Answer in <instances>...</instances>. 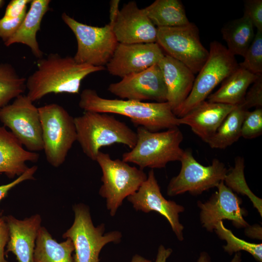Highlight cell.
<instances>
[{
    "mask_svg": "<svg viewBox=\"0 0 262 262\" xmlns=\"http://www.w3.org/2000/svg\"><path fill=\"white\" fill-rule=\"evenodd\" d=\"M36 64L37 69L26 79V96L33 102L50 93L78 94L86 76L105 69L78 63L73 57L56 53L38 59Z\"/></svg>",
    "mask_w": 262,
    "mask_h": 262,
    "instance_id": "cell-1",
    "label": "cell"
},
{
    "mask_svg": "<svg viewBox=\"0 0 262 262\" xmlns=\"http://www.w3.org/2000/svg\"><path fill=\"white\" fill-rule=\"evenodd\" d=\"M79 106L84 111L125 116L134 125L153 132L180 125L178 118L167 102H146L105 98L99 96L94 90L85 89L81 94Z\"/></svg>",
    "mask_w": 262,
    "mask_h": 262,
    "instance_id": "cell-2",
    "label": "cell"
},
{
    "mask_svg": "<svg viewBox=\"0 0 262 262\" xmlns=\"http://www.w3.org/2000/svg\"><path fill=\"white\" fill-rule=\"evenodd\" d=\"M77 141L89 159L95 161L100 149L114 144L132 148L137 141L136 132L124 122L109 114L84 111L74 117Z\"/></svg>",
    "mask_w": 262,
    "mask_h": 262,
    "instance_id": "cell-3",
    "label": "cell"
},
{
    "mask_svg": "<svg viewBox=\"0 0 262 262\" xmlns=\"http://www.w3.org/2000/svg\"><path fill=\"white\" fill-rule=\"evenodd\" d=\"M137 141L131 150L122 154V160L143 169L161 168L170 162L180 161L184 150L180 145L183 134L178 127L163 131H151L138 126Z\"/></svg>",
    "mask_w": 262,
    "mask_h": 262,
    "instance_id": "cell-4",
    "label": "cell"
},
{
    "mask_svg": "<svg viewBox=\"0 0 262 262\" xmlns=\"http://www.w3.org/2000/svg\"><path fill=\"white\" fill-rule=\"evenodd\" d=\"M96 161L102 173L99 195L106 199V207L114 216L124 199L136 192L147 179L143 169L131 166L122 160L112 159L99 151Z\"/></svg>",
    "mask_w": 262,
    "mask_h": 262,
    "instance_id": "cell-5",
    "label": "cell"
},
{
    "mask_svg": "<svg viewBox=\"0 0 262 262\" xmlns=\"http://www.w3.org/2000/svg\"><path fill=\"white\" fill-rule=\"evenodd\" d=\"M38 111L47 161L51 166L58 167L65 162L77 141L74 117L57 103L39 107Z\"/></svg>",
    "mask_w": 262,
    "mask_h": 262,
    "instance_id": "cell-6",
    "label": "cell"
},
{
    "mask_svg": "<svg viewBox=\"0 0 262 262\" xmlns=\"http://www.w3.org/2000/svg\"><path fill=\"white\" fill-rule=\"evenodd\" d=\"M239 66L235 56L217 41L210 43L209 56L197 76L189 96L175 115L180 118L209 96L212 90Z\"/></svg>",
    "mask_w": 262,
    "mask_h": 262,
    "instance_id": "cell-7",
    "label": "cell"
},
{
    "mask_svg": "<svg viewBox=\"0 0 262 262\" xmlns=\"http://www.w3.org/2000/svg\"><path fill=\"white\" fill-rule=\"evenodd\" d=\"M73 209L74 222L63 234V238H69L73 243V262H99L103 247L110 243H119L121 233L115 230L105 233L104 224L95 227L88 207L82 203L74 205Z\"/></svg>",
    "mask_w": 262,
    "mask_h": 262,
    "instance_id": "cell-8",
    "label": "cell"
},
{
    "mask_svg": "<svg viewBox=\"0 0 262 262\" xmlns=\"http://www.w3.org/2000/svg\"><path fill=\"white\" fill-rule=\"evenodd\" d=\"M64 22L75 36L77 49L73 57L79 64L104 67L112 58L118 44L112 27L108 24L96 27L82 23L66 13Z\"/></svg>",
    "mask_w": 262,
    "mask_h": 262,
    "instance_id": "cell-9",
    "label": "cell"
},
{
    "mask_svg": "<svg viewBox=\"0 0 262 262\" xmlns=\"http://www.w3.org/2000/svg\"><path fill=\"white\" fill-rule=\"evenodd\" d=\"M157 41L163 51L180 62L195 74L207 61L208 50L201 43L195 24L176 27L157 28Z\"/></svg>",
    "mask_w": 262,
    "mask_h": 262,
    "instance_id": "cell-10",
    "label": "cell"
},
{
    "mask_svg": "<svg viewBox=\"0 0 262 262\" xmlns=\"http://www.w3.org/2000/svg\"><path fill=\"white\" fill-rule=\"evenodd\" d=\"M179 174L173 177L167 188V194L175 196L189 192L198 195L216 187L224 180L228 170L225 164L214 159L211 165L204 166L194 157L191 150H185L180 159Z\"/></svg>",
    "mask_w": 262,
    "mask_h": 262,
    "instance_id": "cell-11",
    "label": "cell"
},
{
    "mask_svg": "<svg viewBox=\"0 0 262 262\" xmlns=\"http://www.w3.org/2000/svg\"><path fill=\"white\" fill-rule=\"evenodd\" d=\"M0 121L27 150L34 152L43 150L38 108L26 95L18 96L12 103L0 108Z\"/></svg>",
    "mask_w": 262,
    "mask_h": 262,
    "instance_id": "cell-12",
    "label": "cell"
},
{
    "mask_svg": "<svg viewBox=\"0 0 262 262\" xmlns=\"http://www.w3.org/2000/svg\"><path fill=\"white\" fill-rule=\"evenodd\" d=\"M108 90L121 99L156 102L167 101V91L162 72L158 64L111 83Z\"/></svg>",
    "mask_w": 262,
    "mask_h": 262,
    "instance_id": "cell-13",
    "label": "cell"
},
{
    "mask_svg": "<svg viewBox=\"0 0 262 262\" xmlns=\"http://www.w3.org/2000/svg\"><path fill=\"white\" fill-rule=\"evenodd\" d=\"M127 198L136 211L145 213L154 211L163 215L168 221L178 239L183 240L184 227L180 222L179 214L184 211V208L163 196L153 169L148 172L147 179L138 190Z\"/></svg>",
    "mask_w": 262,
    "mask_h": 262,
    "instance_id": "cell-14",
    "label": "cell"
},
{
    "mask_svg": "<svg viewBox=\"0 0 262 262\" xmlns=\"http://www.w3.org/2000/svg\"><path fill=\"white\" fill-rule=\"evenodd\" d=\"M216 187L217 191L208 200L204 203L197 202L202 227L212 232L217 224L224 219L232 221L233 225L238 228L248 227L244 218L246 211L241 206L242 199L225 185L224 180Z\"/></svg>",
    "mask_w": 262,
    "mask_h": 262,
    "instance_id": "cell-15",
    "label": "cell"
},
{
    "mask_svg": "<svg viewBox=\"0 0 262 262\" xmlns=\"http://www.w3.org/2000/svg\"><path fill=\"white\" fill-rule=\"evenodd\" d=\"M164 55L157 43H118L106 68L110 74L122 78L158 64Z\"/></svg>",
    "mask_w": 262,
    "mask_h": 262,
    "instance_id": "cell-16",
    "label": "cell"
},
{
    "mask_svg": "<svg viewBox=\"0 0 262 262\" xmlns=\"http://www.w3.org/2000/svg\"><path fill=\"white\" fill-rule=\"evenodd\" d=\"M112 27L119 43H156L157 27L135 1L124 4Z\"/></svg>",
    "mask_w": 262,
    "mask_h": 262,
    "instance_id": "cell-17",
    "label": "cell"
},
{
    "mask_svg": "<svg viewBox=\"0 0 262 262\" xmlns=\"http://www.w3.org/2000/svg\"><path fill=\"white\" fill-rule=\"evenodd\" d=\"M9 228V238L5 254L12 252L18 262H33L35 241L41 227V217L35 214L23 220L12 215L4 216Z\"/></svg>",
    "mask_w": 262,
    "mask_h": 262,
    "instance_id": "cell-18",
    "label": "cell"
},
{
    "mask_svg": "<svg viewBox=\"0 0 262 262\" xmlns=\"http://www.w3.org/2000/svg\"><path fill=\"white\" fill-rule=\"evenodd\" d=\"M236 106L204 100L180 118V125L189 126L208 143L225 117Z\"/></svg>",
    "mask_w": 262,
    "mask_h": 262,
    "instance_id": "cell-19",
    "label": "cell"
},
{
    "mask_svg": "<svg viewBox=\"0 0 262 262\" xmlns=\"http://www.w3.org/2000/svg\"><path fill=\"white\" fill-rule=\"evenodd\" d=\"M158 65L166 88V102L175 115L191 91L195 74L183 64L166 54Z\"/></svg>",
    "mask_w": 262,
    "mask_h": 262,
    "instance_id": "cell-20",
    "label": "cell"
},
{
    "mask_svg": "<svg viewBox=\"0 0 262 262\" xmlns=\"http://www.w3.org/2000/svg\"><path fill=\"white\" fill-rule=\"evenodd\" d=\"M39 158L38 153L24 149L11 131L0 126V173L18 177L29 168L27 162L35 163Z\"/></svg>",
    "mask_w": 262,
    "mask_h": 262,
    "instance_id": "cell-21",
    "label": "cell"
},
{
    "mask_svg": "<svg viewBox=\"0 0 262 262\" xmlns=\"http://www.w3.org/2000/svg\"><path fill=\"white\" fill-rule=\"evenodd\" d=\"M49 0H32L30 7L16 32L6 42V46L15 43L27 46L33 55L38 59L43 57V52L40 49L36 34L40 29L42 19L49 10Z\"/></svg>",
    "mask_w": 262,
    "mask_h": 262,
    "instance_id": "cell-22",
    "label": "cell"
},
{
    "mask_svg": "<svg viewBox=\"0 0 262 262\" xmlns=\"http://www.w3.org/2000/svg\"><path fill=\"white\" fill-rule=\"evenodd\" d=\"M259 76L239 66L222 82L216 92L208 97V101L234 106L240 105L244 101L249 86Z\"/></svg>",
    "mask_w": 262,
    "mask_h": 262,
    "instance_id": "cell-23",
    "label": "cell"
},
{
    "mask_svg": "<svg viewBox=\"0 0 262 262\" xmlns=\"http://www.w3.org/2000/svg\"><path fill=\"white\" fill-rule=\"evenodd\" d=\"M74 251L70 239L58 243L46 228L41 227L35 241L33 262H73L72 254Z\"/></svg>",
    "mask_w": 262,
    "mask_h": 262,
    "instance_id": "cell-24",
    "label": "cell"
},
{
    "mask_svg": "<svg viewBox=\"0 0 262 262\" xmlns=\"http://www.w3.org/2000/svg\"><path fill=\"white\" fill-rule=\"evenodd\" d=\"M143 9L157 28L180 27L190 22L180 0H156Z\"/></svg>",
    "mask_w": 262,
    "mask_h": 262,
    "instance_id": "cell-25",
    "label": "cell"
},
{
    "mask_svg": "<svg viewBox=\"0 0 262 262\" xmlns=\"http://www.w3.org/2000/svg\"><path fill=\"white\" fill-rule=\"evenodd\" d=\"M254 26L249 19L243 15L241 17L227 22L221 28L223 39L227 49L234 56L244 57L255 35Z\"/></svg>",
    "mask_w": 262,
    "mask_h": 262,
    "instance_id": "cell-26",
    "label": "cell"
},
{
    "mask_svg": "<svg viewBox=\"0 0 262 262\" xmlns=\"http://www.w3.org/2000/svg\"><path fill=\"white\" fill-rule=\"evenodd\" d=\"M248 111L237 105L225 117L208 144L211 148L224 149L241 137L242 125Z\"/></svg>",
    "mask_w": 262,
    "mask_h": 262,
    "instance_id": "cell-27",
    "label": "cell"
},
{
    "mask_svg": "<svg viewBox=\"0 0 262 262\" xmlns=\"http://www.w3.org/2000/svg\"><path fill=\"white\" fill-rule=\"evenodd\" d=\"M26 90V79L8 63L0 64V109Z\"/></svg>",
    "mask_w": 262,
    "mask_h": 262,
    "instance_id": "cell-28",
    "label": "cell"
},
{
    "mask_svg": "<svg viewBox=\"0 0 262 262\" xmlns=\"http://www.w3.org/2000/svg\"><path fill=\"white\" fill-rule=\"evenodd\" d=\"M244 158L241 157H236L234 167L228 170L224 182L232 191L247 196L262 216V199L256 196L247 186L244 176Z\"/></svg>",
    "mask_w": 262,
    "mask_h": 262,
    "instance_id": "cell-29",
    "label": "cell"
},
{
    "mask_svg": "<svg viewBox=\"0 0 262 262\" xmlns=\"http://www.w3.org/2000/svg\"><path fill=\"white\" fill-rule=\"evenodd\" d=\"M215 231L219 237L225 240L227 245L223 246L225 252L230 255L234 253L245 251L251 254L258 262H262V244L246 242L235 236L232 231L227 229L222 221L216 226Z\"/></svg>",
    "mask_w": 262,
    "mask_h": 262,
    "instance_id": "cell-30",
    "label": "cell"
},
{
    "mask_svg": "<svg viewBox=\"0 0 262 262\" xmlns=\"http://www.w3.org/2000/svg\"><path fill=\"white\" fill-rule=\"evenodd\" d=\"M239 66L253 74L262 75V32L257 30L254 39Z\"/></svg>",
    "mask_w": 262,
    "mask_h": 262,
    "instance_id": "cell-31",
    "label": "cell"
},
{
    "mask_svg": "<svg viewBox=\"0 0 262 262\" xmlns=\"http://www.w3.org/2000/svg\"><path fill=\"white\" fill-rule=\"evenodd\" d=\"M262 134V108H256L246 113L241 128V137L253 139Z\"/></svg>",
    "mask_w": 262,
    "mask_h": 262,
    "instance_id": "cell-32",
    "label": "cell"
},
{
    "mask_svg": "<svg viewBox=\"0 0 262 262\" xmlns=\"http://www.w3.org/2000/svg\"><path fill=\"white\" fill-rule=\"evenodd\" d=\"M252 84L247 91L243 102L240 104L247 110L252 107H262V75H260Z\"/></svg>",
    "mask_w": 262,
    "mask_h": 262,
    "instance_id": "cell-33",
    "label": "cell"
},
{
    "mask_svg": "<svg viewBox=\"0 0 262 262\" xmlns=\"http://www.w3.org/2000/svg\"><path fill=\"white\" fill-rule=\"evenodd\" d=\"M244 16L251 21L257 30L262 32V0L244 1Z\"/></svg>",
    "mask_w": 262,
    "mask_h": 262,
    "instance_id": "cell-34",
    "label": "cell"
},
{
    "mask_svg": "<svg viewBox=\"0 0 262 262\" xmlns=\"http://www.w3.org/2000/svg\"><path fill=\"white\" fill-rule=\"evenodd\" d=\"M27 12L26 10L19 16L13 19H0V38L4 43L8 41L18 30Z\"/></svg>",
    "mask_w": 262,
    "mask_h": 262,
    "instance_id": "cell-35",
    "label": "cell"
},
{
    "mask_svg": "<svg viewBox=\"0 0 262 262\" xmlns=\"http://www.w3.org/2000/svg\"><path fill=\"white\" fill-rule=\"evenodd\" d=\"M37 166L33 165L29 168L22 175L10 183L0 185V202L8 194L9 191L13 188L27 180H33L34 174L37 170Z\"/></svg>",
    "mask_w": 262,
    "mask_h": 262,
    "instance_id": "cell-36",
    "label": "cell"
},
{
    "mask_svg": "<svg viewBox=\"0 0 262 262\" xmlns=\"http://www.w3.org/2000/svg\"><path fill=\"white\" fill-rule=\"evenodd\" d=\"M31 0H12L7 5L3 16L5 19H10L19 16L27 9V5Z\"/></svg>",
    "mask_w": 262,
    "mask_h": 262,
    "instance_id": "cell-37",
    "label": "cell"
},
{
    "mask_svg": "<svg viewBox=\"0 0 262 262\" xmlns=\"http://www.w3.org/2000/svg\"><path fill=\"white\" fill-rule=\"evenodd\" d=\"M9 238V228L4 216L0 217V262H8L5 258V247Z\"/></svg>",
    "mask_w": 262,
    "mask_h": 262,
    "instance_id": "cell-38",
    "label": "cell"
},
{
    "mask_svg": "<svg viewBox=\"0 0 262 262\" xmlns=\"http://www.w3.org/2000/svg\"><path fill=\"white\" fill-rule=\"evenodd\" d=\"M172 253L170 248H165L163 245H160L158 249L155 262H167L168 258Z\"/></svg>",
    "mask_w": 262,
    "mask_h": 262,
    "instance_id": "cell-39",
    "label": "cell"
},
{
    "mask_svg": "<svg viewBox=\"0 0 262 262\" xmlns=\"http://www.w3.org/2000/svg\"><path fill=\"white\" fill-rule=\"evenodd\" d=\"M120 0H112L110 1V23H109L111 26L115 21L117 17L119 12V4Z\"/></svg>",
    "mask_w": 262,
    "mask_h": 262,
    "instance_id": "cell-40",
    "label": "cell"
},
{
    "mask_svg": "<svg viewBox=\"0 0 262 262\" xmlns=\"http://www.w3.org/2000/svg\"><path fill=\"white\" fill-rule=\"evenodd\" d=\"M241 254L240 252L236 253L233 259L230 262H241ZM196 262H211V260L209 254L206 252H202L197 260Z\"/></svg>",
    "mask_w": 262,
    "mask_h": 262,
    "instance_id": "cell-41",
    "label": "cell"
},
{
    "mask_svg": "<svg viewBox=\"0 0 262 262\" xmlns=\"http://www.w3.org/2000/svg\"><path fill=\"white\" fill-rule=\"evenodd\" d=\"M131 262H152V261L139 254H135L132 257Z\"/></svg>",
    "mask_w": 262,
    "mask_h": 262,
    "instance_id": "cell-42",
    "label": "cell"
},
{
    "mask_svg": "<svg viewBox=\"0 0 262 262\" xmlns=\"http://www.w3.org/2000/svg\"><path fill=\"white\" fill-rule=\"evenodd\" d=\"M5 3V1L3 0H0V8H1Z\"/></svg>",
    "mask_w": 262,
    "mask_h": 262,
    "instance_id": "cell-43",
    "label": "cell"
}]
</instances>
